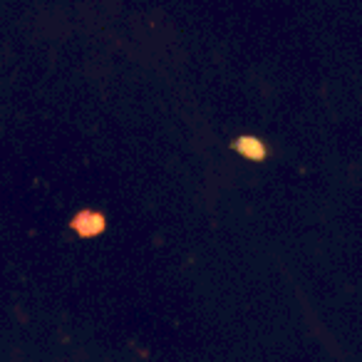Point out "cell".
Segmentation results:
<instances>
[{"instance_id": "7a4b0ae2", "label": "cell", "mask_w": 362, "mask_h": 362, "mask_svg": "<svg viewBox=\"0 0 362 362\" xmlns=\"http://www.w3.org/2000/svg\"><path fill=\"white\" fill-rule=\"evenodd\" d=\"M72 228H75L80 236L92 238V236H100V233L105 231L107 221H105V216L97 211H82V214H77V218L72 221Z\"/></svg>"}, {"instance_id": "6da1fadb", "label": "cell", "mask_w": 362, "mask_h": 362, "mask_svg": "<svg viewBox=\"0 0 362 362\" xmlns=\"http://www.w3.org/2000/svg\"><path fill=\"white\" fill-rule=\"evenodd\" d=\"M233 149H236L238 154H241L243 159H248V161H266L268 154H271V149H268L266 141H261L258 136H253V134L238 136L236 144H233Z\"/></svg>"}]
</instances>
